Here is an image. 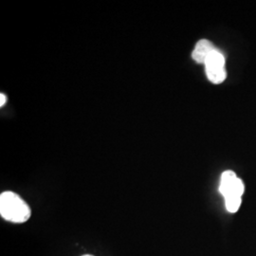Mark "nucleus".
<instances>
[{"mask_svg":"<svg viewBox=\"0 0 256 256\" xmlns=\"http://www.w3.org/2000/svg\"><path fill=\"white\" fill-rule=\"evenodd\" d=\"M0 214L12 223H24L28 220L32 210L27 202L14 192H2L0 196Z\"/></svg>","mask_w":256,"mask_h":256,"instance_id":"1","label":"nucleus"},{"mask_svg":"<svg viewBox=\"0 0 256 256\" xmlns=\"http://www.w3.org/2000/svg\"><path fill=\"white\" fill-rule=\"evenodd\" d=\"M206 74L210 82L221 84L226 77L227 72L225 68V57L220 50H214L205 61Z\"/></svg>","mask_w":256,"mask_h":256,"instance_id":"2","label":"nucleus"},{"mask_svg":"<svg viewBox=\"0 0 256 256\" xmlns=\"http://www.w3.org/2000/svg\"><path fill=\"white\" fill-rule=\"evenodd\" d=\"M214 50H216V48L214 46L212 42H210L209 40H206V39L200 40L192 52V59L198 64H205V61L207 60L208 56Z\"/></svg>","mask_w":256,"mask_h":256,"instance_id":"3","label":"nucleus"},{"mask_svg":"<svg viewBox=\"0 0 256 256\" xmlns=\"http://www.w3.org/2000/svg\"><path fill=\"white\" fill-rule=\"evenodd\" d=\"M238 176L232 171H226L222 174L220 182V191L223 196H227L234 189V186L238 180Z\"/></svg>","mask_w":256,"mask_h":256,"instance_id":"4","label":"nucleus"},{"mask_svg":"<svg viewBox=\"0 0 256 256\" xmlns=\"http://www.w3.org/2000/svg\"><path fill=\"white\" fill-rule=\"evenodd\" d=\"M226 202V208L230 212H236L239 209L241 205V196H232L225 198Z\"/></svg>","mask_w":256,"mask_h":256,"instance_id":"5","label":"nucleus"},{"mask_svg":"<svg viewBox=\"0 0 256 256\" xmlns=\"http://www.w3.org/2000/svg\"><path fill=\"white\" fill-rule=\"evenodd\" d=\"M0 98H1V100H0V106H3L5 104L6 101H7V99H6V95H5V94H3V93H1V94H0Z\"/></svg>","mask_w":256,"mask_h":256,"instance_id":"6","label":"nucleus"},{"mask_svg":"<svg viewBox=\"0 0 256 256\" xmlns=\"http://www.w3.org/2000/svg\"></svg>","mask_w":256,"mask_h":256,"instance_id":"7","label":"nucleus"}]
</instances>
